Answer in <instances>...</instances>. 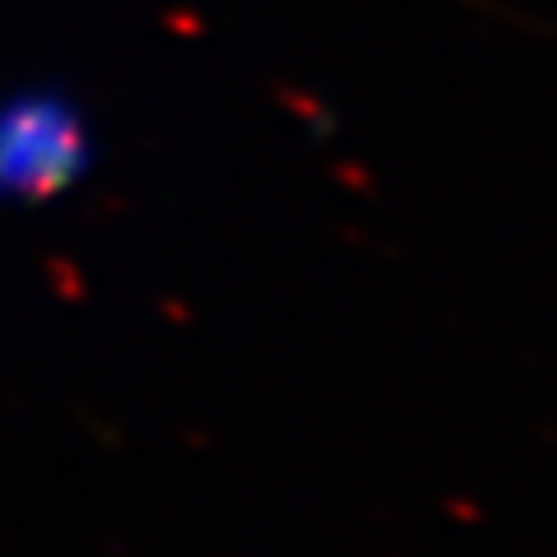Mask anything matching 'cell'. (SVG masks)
I'll list each match as a JSON object with an SVG mask.
<instances>
[{
	"mask_svg": "<svg viewBox=\"0 0 557 557\" xmlns=\"http://www.w3.org/2000/svg\"><path fill=\"white\" fill-rule=\"evenodd\" d=\"M98 131L65 84H14L0 94V209H42L89 182Z\"/></svg>",
	"mask_w": 557,
	"mask_h": 557,
	"instance_id": "obj_1",
	"label": "cell"
}]
</instances>
